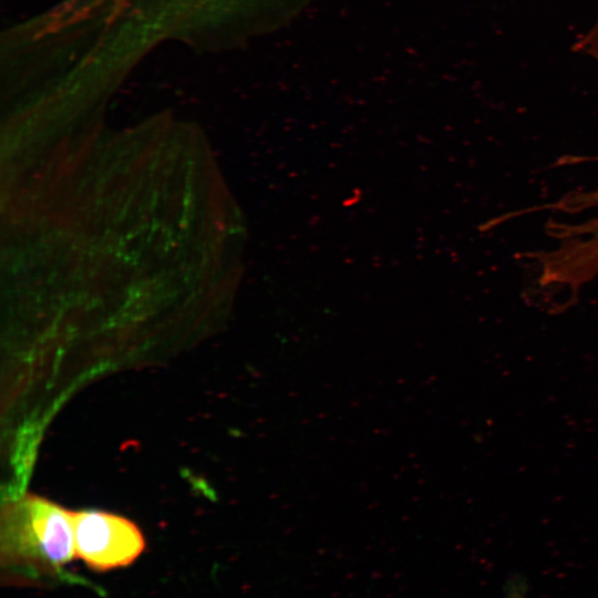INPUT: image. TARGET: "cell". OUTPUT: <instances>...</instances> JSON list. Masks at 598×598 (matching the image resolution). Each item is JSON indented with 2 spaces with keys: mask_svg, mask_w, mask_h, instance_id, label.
Returning <instances> with one entry per match:
<instances>
[{
  "mask_svg": "<svg viewBox=\"0 0 598 598\" xmlns=\"http://www.w3.org/2000/svg\"><path fill=\"white\" fill-rule=\"evenodd\" d=\"M576 49L592 56L598 62V19L591 29L579 38Z\"/></svg>",
  "mask_w": 598,
  "mask_h": 598,
  "instance_id": "cell-3",
  "label": "cell"
},
{
  "mask_svg": "<svg viewBox=\"0 0 598 598\" xmlns=\"http://www.w3.org/2000/svg\"><path fill=\"white\" fill-rule=\"evenodd\" d=\"M76 557L91 569L107 571L131 565L144 550L145 542L131 520L110 513H72Z\"/></svg>",
  "mask_w": 598,
  "mask_h": 598,
  "instance_id": "cell-2",
  "label": "cell"
},
{
  "mask_svg": "<svg viewBox=\"0 0 598 598\" xmlns=\"http://www.w3.org/2000/svg\"><path fill=\"white\" fill-rule=\"evenodd\" d=\"M75 557L72 512L33 495L2 512L1 569L9 581L79 582L65 570Z\"/></svg>",
  "mask_w": 598,
  "mask_h": 598,
  "instance_id": "cell-1",
  "label": "cell"
}]
</instances>
